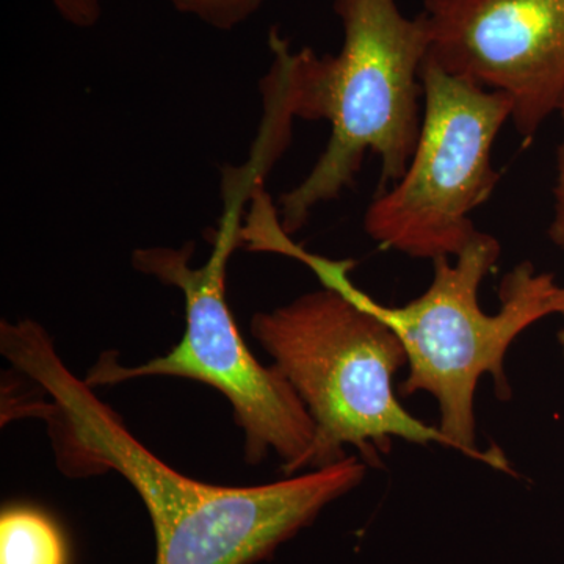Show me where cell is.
Returning <instances> with one entry per match:
<instances>
[{
    "label": "cell",
    "instance_id": "1",
    "mask_svg": "<svg viewBox=\"0 0 564 564\" xmlns=\"http://www.w3.org/2000/svg\"><path fill=\"white\" fill-rule=\"evenodd\" d=\"M2 425H46L58 469L68 478L117 473L139 494L155 533V564H256L313 524L366 477L356 455L259 486L203 484L174 470L137 440L95 388L76 377L54 339L31 318L0 322Z\"/></svg>",
    "mask_w": 564,
    "mask_h": 564
},
{
    "label": "cell",
    "instance_id": "2",
    "mask_svg": "<svg viewBox=\"0 0 564 564\" xmlns=\"http://www.w3.org/2000/svg\"><path fill=\"white\" fill-rule=\"evenodd\" d=\"M334 13L344 31L337 55L293 52L276 29L269 36L273 63L262 91L292 120H323L332 128L314 169L274 204L289 236L355 185L367 154L380 159L377 193L402 180L421 133L429 55L421 14L410 20L395 0H334Z\"/></svg>",
    "mask_w": 564,
    "mask_h": 564
},
{
    "label": "cell",
    "instance_id": "3",
    "mask_svg": "<svg viewBox=\"0 0 564 564\" xmlns=\"http://www.w3.org/2000/svg\"><path fill=\"white\" fill-rule=\"evenodd\" d=\"M256 251L276 252L310 267L322 284L350 293L381 318L402 343L408 375L400 395L430 393L440 404L437 429L459 454L513 474L497 447L481 451L477 444L475 392L485 375H491L497 395L510 399L505 358L522 333L563 307L564 285L554 274L538 272L532 262H521L505 274L499 289L500 307L486 314L478 302L481 282L500 258V243L478 232L455 258L433 262V280L426 291L403 306H384L351 281V261H333L313 254L282 231L276 220L256 234Z\"/></svg>",
    "mask_w": 564,
    "mask_h": 564
},
{
    "label": "cell",
    "instance_id": "4",
    "mask_svg": "<svg viewBox=\"0 0 564 564\" xmlns=\"http://www.w3.org/2000/svg\"><path fill=\"white\" fill-rule=\"evenodd\" d=\"M231 174L229 184H223L225 207L220 228L212 239L214 250L203 265H191L193 242L132 252L137 272L177 289L184 296L185 332L180 344L135 367L121 364L118 351H104L85 381L96 389L137 378L176 377L210 386L231 404L234 421L243 433L245 462L258 466L274 454L288 477L306 469L315 425L280 370L273 364L262 366L252 355L226 302V269L232 252L242 245L245 203L261 187L245 166Z\"/></svg>",
    "mask_w": 564,
    "mask_h": 564
},
{
    "label": "cell",
    "instance_id": "5",
    "mask_svg": "<svg viewBox=\"0 0 564 564\" xmlns=\"http://www.w3.org/2000/svg\"><path fill=\"white\" fill-rule=\"evenodd\" d=\"M322 285L251 318L252 337L314 421L306 469L344 462L347 447L378 466L393 440L452 448L437 426L414 417L397 397L393 377L408 366L397 334L350 293Z\"/></svg>",
    "mask_w": 564,
    "mask_h": 564
},
{
    "label": "cell",
    "instance_id": "6",
    "mask_svg": "<svg viewBox=\"0 0 564 564\" xmlns=\"http://www.w3.org/2000/svg\"><path fill=\"white\" fill-rule=\"evenodd\" d=\"M417 147L402 180L377 193L364 229L415 259L455 258L477 236L474 210L499 181L492 148L513 113L503 93L485 90L425 61Z\"/></svg>",
    "mask_w": 564,
    "mask_h": 564
},
{
    "label": "cell",
    "instance_id": "7",
    "mask_svg": "<svg viewBox=\"0 0 564 564\" xmlns=\"http://www.w3.org/2000/svg\"><path fill=\"white\" fill-rule=\"evenodd\" d=\"M429 55L445 73L500 91L534 139L564 106V0H425Z\"/></svg>",
    "mask_w": 564,
    "mask_h": 564
},
{
    "label": "cell",
    "instance_id": "8",
    "mask_svg": "<svg viewBox=\"0 0 564 564\" xmlns=\"http://www.w3.org/2000/svg\"><path fill=\"white\" fill-rule=\"evenodd\" d=\"M0 564H69V547L57 522L29 505L0 516Z\"/></svg>",
    "mask_w": 564,
    "mask_h": 564
},
{
    "label": "cell",
    "instance_id": "9",
    "mask_svg": "<svg viewBox=\"0 0 564 564\" xmlns=\"http://www.w3.org/2000/svg\"><path fill=\"white\" fill-rule=\"evenodd\" d=\"M174 10L215 31L231 32L262 9L267 0H166Z\"/></svg>",
    "mask_w": 564,
    "mask_h": 564
},
{
    "label": "cell",
    "instance_id": "10",
    "mask_svg": "<svg viewBox=\"0 0 564 564\" xmlns=\"http://www.w3.org/2000/svg\"><path fill=\"white\" fill-rule=\"evenodd\" d=\"M63 20L74 28L90 29L102 17V0H50Z\"/></svg>",
    "mask_w": 564,
    "mask_h": 564
},
{
    "label": "cell",
    "instance_id": "11",
    "mask_svg": "<svg viewBox=\"0 0 564 564\" xmlns=\"http://www.w3.org/2000/svg\"><path fill=\"white\" fill-rule=\"evenodd\" d=\"M554 218L549 226V239L564 250V143L556 150Z\"/></svg>",
    "mask_w": 564,
    "mask_h": 564
},
{
    "label": "cell",
    "instance_id": "12",
    "mask_svg": "<svg viewBox=\"0 0 564 564\" xmlns=\"http://www.w3.org/2000/svg\"><path fill=\"white\" fill-rule=\"evenodd\" d=\"M560 317H562V328L558 332V344L562 347L563 356H564V289H563V307L560 311Z\"/></svg>",
    "mask_w": 564,
    "mask_h": 564
},
{
    "label": "cell",
    "instance_id": "13",
    "mask_svg": "<svg viewBox=\"0 0 564 564\" xmlns=\"http://www.w3.org/2000/svg\"><path fill=\"white\" fill-rule=\"evenodd\" d=\"M560 115H562V120H563V122H564V106H563L562 111H560Z\"/></svg>",
    "mask_w": 564,
    "mask_h": 564
}]
</instances>
